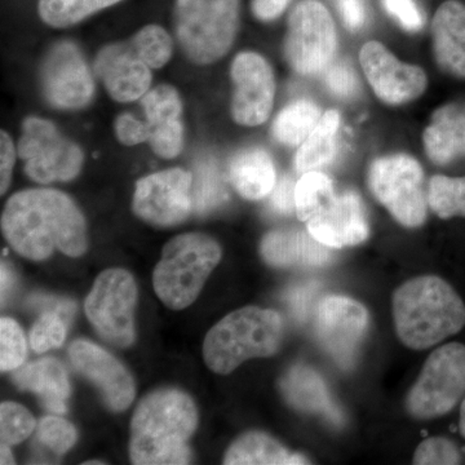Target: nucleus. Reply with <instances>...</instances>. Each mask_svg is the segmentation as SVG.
Here are the masks:
<instances>
[{
	"instance_id": "1",
	"label": "nucleus",
	"mask_w": 465,
	"mask_h": 465,
	"mask_svg": "<svg viewBox=\"0 0 465 465\" xmlns=\"http://www.w3.org/2000/svg\"><path fill=\"white\" fill-rule=\"evenodd\" d=\"M5 240L18 255L42 262L54 250L70 258L87 251L84 213L72 198L54 189H29L9 198L2 215Z\"/></svg>"
},
{
	"instance_id": "2",
	"label": "nucleus",
	"mask_w": 465,
	"mask_h": 465,
	"mask_svg": "<svg viewBox=\"0 0 465 465\" xmlns=\"http://www.w3.org/2000/svg\"><path fill=\"white\" fill-rule=\"evenodd\" d=\"M198 425L194 401L167 388L148 394L131 420L130 458L136 465L189 464L188 440Z\"/></svg>"
},
{
	"instance_id": "3",
	"label": "nucleus",
	"mask_w": 465,
	"mask_h": 465,
	"mask_svg": "<svg viewBox=\"0 0 465 465\" xmlns=\"http://www.w3.org/2000/svg\"><path fill=\"white\" fill-rule=\"evenodd\" d=\"M391 305L400 341L415 351L433 347L465 326L463 300L437 275L407 281L393 293Z\"/></svg>"
},
{
	"instance_id": "4",
	"label": "nucleus",
	"mask_w": 465,
	"mask_h": 465,
	"mask_svg": "<svg viewBox=\"0 0 465 465\" xmlns=\"http://www.w3.org/2000/svg\"><path fill=\"white\" fill-rule=\"evenodd\" d=\"M283 333V320L277 312L253 305L238 309L208 331L204 362L216 374L229 375L246 361L274 356Z\"/></svg>"
},
{
	"instance_id": "5",
	"label": "nucleus",
	"mask_w": 465,
	"mask_h": 465,
	"mask_svg": "<svg viewBox=\"0 0 465 465\" xmlns=\"http://www.w3.org/2000/svg\"><path fill=\"white\" fill-rule=\"evenodd\" d=\"M222 256L219 243L203 232H186L173 238L163 247L153 274L158 298L173 311L188 308L200 296Z\"/></svg>"
},
{
	"instance_id": "6",
	"label": "nucleus",
	"mask_w": 465,
	"mask_h": 465,
	"mask_svg": "<svg viewBox=\"0 0 465 465\" xmlns=\"http://www.w3.org/2000/svg\"><path fill=\"white\" fill-rule=\"evenodd\" d=\"M174 32L186 56L198 65L231 51L240 26V0H176Z\"/></svg>"
},
{
	"instance_id": "7",
	"label": "nucleus",
	"mask_w": 465,
	"mask_h": 465,
	"mask_svg": "<svg viewBox=\"0 0 465 465\" xmlns=\"http://www.w3.org/2000/svg\"><path fill=\"white\" fill-rule=\"evenodd\" d=\"M370 191L391 216L406 228H418L427 219L428 192L424 171L415 158L391 154L372 162L369 170Z\"/></svg>"
},
{
	"instance_id": "8",
	"label": "nucleus",
	"mask_w": 465,
	"mask_h": 465,
	"mask_svg": "<svg viewBox=\"0 0 465 465\" xmlns=\"http://www.w3.org/2000/svg\"><path fill=\"white\" fill-rule=\"evenodd\" d=\"M465 397V345L450 342L430 354L406 399L415 419L448 414Z\"/></svg>"
},
{
	"instance_id": "9",
	"label": "nucleus",
	"mask_w": 465,
	"mask_h": 465,
	"mask_svg": "<svg viewBox=\"0 0 465 465\" xmlns=\"http://www.w3.org/2000/svg\"><path fill=\"white\" fill-rule=\"evenodd\" d=\"M137 284L130 272L108 269L99 274L85 299V314L104 341L115 347L134 344Z\"/></svg>"
},
{
	"instance_id": "10",
	"label": "nucleus",
	"mask_w": 465,
	"mask_h": 465,
	"mask_svg": "<svg viewBox=\"0 0 465 465\" xmlns=\"http://www.w3.org/2000/svg\"><path fill=\"white\" fill-rule=\"evenodd\" d=\"M338 50V34L331 14L317 0H304L293 7L284 39V56L302 75L322 73Z\"/></svg>"
},
{
	"instance_id": "11",
	"label": "nucleus",
	"mask_w": 465,
	"mask_h": 465,
	"mask_svg": "<svg viewBox=\"0 0 465 465\" xmlns=\"http://www.w3.org/2000/svg\"><path fill=\"white\" fill-rule=\"evenodd\" d=\"M25 173L34 182L50 183L75 179L84 166V152L61 136L54 124L30 116L24 122L17 148Z\"/></svg>"
},
{
	"instance_id": "12",
	"label": "nucleus",
	"mask_w": 465,
	"mask_h": 465,
	"mask_svg": "<svg viewBox=\"0 0 465 465\" xmlns=\"http://www.w3.org/2000/svg\"><path fill=\"white\" fill-rule=\"evenodd\" d=\"M369 312L347 296H327L318 302L314 331L321 347L342 369L356 362L358 348L369 330Z\"/></svg>"
},
{
	"instance_id": "13",
	"label": "nucleus",
	"mask_w": 465,
	"mask_h": 465,
	"mask_svg": "<svg viewBox=\"0 0 465 465\" xmlns=\"http://www.w3.org/2000/svg\"><path fill=\"white\" fill-rule=\"evenodd\" d=\"M192 186V173L182 168L149 174L136 183L134 213L150 225L182 224L193 210Z\"/></svg>"
},
{
	"instance_id": "14",
	"label": "nucleus",
	"mask_w": 465,
	"mask_h": 465,
	"mask_svg": "<svg viewBox=\"0 0 465 465\" xmlns=\"http://www.w3.org/2000/svg\"><path fill=\"white\" fill-rule=\"evenodd\" d=\"M41 79L45 99L57 109L84 108L94 96V78L84 54L72 42H60L51 48Z\"/></svg>"
},
{
	"instance_id": "15",
	"label": "nucleus",
	"mask_w": 465,
	"mask_h": 465,
	"mask_svg": "<svg viewBox=\"0 0 465 465\" xmlns=\"http://www.w3.org/2000/svg\"><path fill=\"white\" fill-rule=\"evenodd\" d=\"M231 74L234 121L247 127L264 124L273 108L275 94L274 73L268 61L255 52H241L232 60Z\"/></svg>"
},
{
	"instance_id": "16",
	"label": "nucleus",
	"mask_w": 465,
	"mask_h": 465,
	"mask_svg": "<svg viewBox=\"0 0 465 465\" xmlns=\"http://www.w3.org/2000/svg\"><path fill=\"white\" fill-rule=\"evenodd\" d=\"M360 61L376 96L388 105H402L418 99L427 88L424 70L402 63L381 42L366 43Z\"/></svg>"
},
{
	"instance_id": "17",
	"label": "nucleus",
	"mask_w": 465,
	"mask_h": 465,
	"mask_svg": "<svg viewBox=\"0 0 465 465\" xmlns=\"http://www.w3.org/2000/svg\"><path fill=\"white\" fill-rule=\"evenodd\" d=\"M69 358L76 371L96 385L104 402L113 411H124L136 396L133 376L124 363L105 349L87 341L70 345Z\"/></svg>"
},
{
	"instance_id": "18",
	"label": "nucleus",
	"mask_w": 465,
	"mask_h": 465,
	"mask_svg": "<svg viewBox=\"0 0 465 465\" xmlns=\"http://www.w3.org/2000/svg\"><path fill=\"white\" fill-rule=\"evenodd\" d=\"M150 69L130 42L106 45L94 60V74L118 103L140 99L149 91L153 79Z\"/></svg>"
},
{
	"instance_id": "19",
	"label": "nucleus",
	"mask_w": 465,
	"mask_h": 465,
	"mask_svg": "<svg viewBox=\"0 0 465 465\" xmlns=\"http://www.w3.org/2000/svg\"><path fill=\"white\" fill-rule=\"evenodd\" d=\"M307 228L317 241L331 249L356 246L365 242L370 232L365 207L353 191L338 195L326 213L307 223Z\"/></svg>"
},
{
	"instance_id": "20",
	"label": "nucleus",
	"mask_w": 465,
	"mask_h": 465,
	"mask_svg": "<svg viewBox=\"0 0 465 465\" xmlns=\"http://www.w3.org/2000/svg\"><path fill=\"white\" fill-rule=\"evenodd\" d=\"M260 251L262 259L277 268L322 266L333 259L331 247L321 243L309 231L302 229H277L268 232Z\"/></svg>"
},
{
	"instance_id": "21",
	"label": "nucleus",
	"mask_w": 465,
	"mask_h": 465,
	"mask_svg": "<svg viewBox=\"0 0 465 465\" xmlns=\"http://www.w3.org/2000/svg\"><path fill=\"white\" fill-rule=\"evenodd\" d=\"M434 57L443 72L465 79V5L448 0L432 21Z\"/></svg>"
},
{
	"instance_id": "22",
	"label": "nucleus",
	"mask_w": 465,
	"mask_h": 465,
	"mask_svg": "<svg viewBox=\"0 0 465 465\" xmlns=\"http://www.w3.org/2000/svg\"><path fill=\"white\" fill-rule=\"evenodd\" d=\"M428 158L439 166L465 158V103H452L433 113L424 131Z\"/></svg>"
},
{
	"instance_id": "23",
	"label": "nucleus",
	"mask_w": 465,
	"mask_h": 465,
	"mask_svg": "<svg viewBox=\"0 0 465 465\" xmlns=\"http://www.w3.org/2000/svg\"><path fill=\"white\" fill-rule=\"evenodd\" d=\"M281 391L289 405L299 411L322 415L333 424H341V410L333 403L322 376L309 366H293L281 381Z\"/></svg>"
},
{
	"instance_id": "24",
	"label": "nucleus",
	"mask_w": 465,
	"mask_h": 465,
	"mask_svg": "<svg viewBox=\"0 0 465 465\" xmlns=\"http://www.w3.org/2000/svg\"><path fill=\"white\" fill-rule=\"evenodd\" d=\"M15 384L20 390L38 394L45 409L54 414H65L70 384L65 367L54 358H42L36 362L24 363L14 370Z\"/></svg>"
},
{
	"instance_id": "25",
	"label": "nucleus",
	"mask_w": 465,
	"mask_h": 465,
	"mask_svg": "<svg viewBox=\"0 0 465 465\" xmlns=\"http://www.w3.org/2000/svg\"><path fill=\"white\" fill-rule=\"evenodd\" d=\"M229 179L241 197L262 200L273 192L277 183L273 159L264 149L241 150L232 159Z\"/></svg>"
},
{
	"instance_id": "26",
	"label": "nucleus",
	"mask_w": 465,
	"mask_h": 465,
	"mask_svg": "<svg viewBox=\"0 0 465 465\" xmlns=\"http://www.w3.org/2000/svg\"><path fill=\"white\" fill-rule=\"evenodd\" d=\"M225 465L309 464L302 455L292 454L273 437L262 432H247L234 440L224 457Z\"/></svg>"
},
{
	"instance_id": "27",
	"label": "nucleus",
	"mask_w": 465,
	"mask_h": 465,
	"mask_svg": "<svg viewBox=\"0 0 465 465\" xmlns=\"http://www.w3.org/2000/svg\"><path fill=\"white\" fill-rule=\"evenodd\" d=\"M339 125L341 115L336 110H329L321 116L316 128L296 153L295 167L298 173L317 171L333 161L338 149Z\"/></svg>"
},
{
	"instance_id": "28",
	"label": "nucleus",
	"mask_w": 465,
	"mask_h": 465,
	"mask_svg": "<svg viewBox=\"0 0 465 465\" xmlns=\"http://www.w3.org/2000/svg\"><path fill=\"white\" fill-rule=\"evenodd\" d=\"M321 116L320 106L313 101H293L274 119L272 133L278 143L287 146H298L316 128Z\"/></svg>"
},
{
	"instance_id": "29",
	"label": "nucleus",
	"mask_w": 465,
	"mask_h": 465,
	"mask_svg": "<svg viewBox=\"0 0 465 465\" xmlns=\"http://www.w3.org/2000/svg\"><path fill=\"white\" fill-rule=\"evenodd\" d=\"M338 195L327 174L318 171L304 173L296 183V215L302 222H311L326 213Z\"/></svg>"
},
{
	"instance_id": "30",
	"label": "nucleus",
	"mask_w": 465,
	"mask_h": 465,
	"mask_svg": "<svg viewBox=\"0 0 465 465\" xmlns=\"http://www.w3.org/2000/svg\"><path fill=\"white\" fill-rule=\"evenodd\" d=\"M122 0H39L38 14L48 26L64 29Z\"/></svg>"
},
{
	"instance_id": "31",
	"label": "nucleus",
	"mask_w": 465,
	"mask_h": 465,
	"mask_svg": "<svg viewBox=\"0 0 465 465\" xmlns=\"http://www.w3.org/2000/svg\"><path fill=\"white\" fill-rule=\"evenodd\" d=\"M428 204L440 219L465 217V176H433L428 185Z\"/></svg>"
},
{
	"instance_id": "32",
	"label": "nucleus",
	"mask_w": 465,
	"mask_h": 465,
	"mask_svg": "<svg viewBox=\"0 0 465 465\" xmlns=\"http://www.w3.org/2000/svg\"><path fill=\"white\" fill-rule=\"evenodd\" d=\"M128 42L143 63L152 69H161L173 57V39L163 27L158 25L143 27Z\"/></svg>"
},
{
	"instance_id": "33",
	"label": "nucleus",
	"mask_w": 465,
	"mask_h": 465,
	"mask_svg": "<svg viewBox=\"0 0 465 465\" xmlns=\"http://www.w3.org/2000/svg\"><path fill=\"white\" fill-rule=\"evenodd\" d=\"M228 197L224 183L213 162H204L197 170V179H193V210L198 213L220 206Z\"/></svg>"
},
{
	"instance_id": "34",
	"label": "nucleus",
	"mask_w": 465,
	"mask_h": 465,
	"mask_svg": "<svg viewBox=\"0 0 465 465\" xmlns=\"http://www.w3.org/2000/svg\"><path fill=\"white\" fill-rule=\"evenodd\" d=\"M142 104L149 127L177 121L182 116V99L171 85H158L146 92L142 97Z\"/></svg>"
},
{
	"instance_id": "35",
	"label": "nucleus",
	"mask_w": 465,
	"mask_h": 465,
	"mask_svg": "<svg viewBox=\"0 0 465 465\" xmlns=\"http://www.w3.org/2000/svg\"><path fill=\"white\" fill-rule=\"evenodd\" d=\"M35 430V419L29 410L15 402H3L0 406V442L16 446L25 440Z\"/></svg>"
},
{
	"instance_id": "36",
	"label": "nucleus",
	"mask_w": 465,
	"mask_h": 465,
	"mask_svg": "<svg viewBox=\"0 0 465 465\" xmlns=\"http://www.w3.org/2000/svg\"><path fill=\"white\" fill-rule=\"evenodd\" d=\"M25 335L16 321L3 317L0 321V370L14 371L25 362Z\"/></svg>"
},
{
	"instance_id": "37",
	"label": "nucleus",
	"mask_w": 465,
	"mask_h": 465,
	"mask_svg": "<svg viewBox=\"0 0 465 465\" xmlns=\"http://www.w3.org/2000/svg\"><path fill=\"white\" fill-rule=\"evenodd\" d=\"M36 436L45 448L63 455L75 445L78 434L74 425L58 416H45L38 425Z\"/></svg>"
},
{
	"instance_id": "38",
	"label": "nucleus",
	"mask_w": 465,
	"mask_h": 465,
	"mask_svg": "<svg viewBox=\"0 0 465 465\" xmlns=\"http://www.w3.org/2000/svg\"><path fill=\"white\" fill-rule=\"evenodd\" d=\"M66 326L63 318L54 312L43 314L30 332V344L36 353H45L65 341Z\"/></svg>"
},
{
	"instance_id": "39",
	"label": "nucleus",
	"mask_w": 465,
	"mask_h": 465,
	"mask_svg": "<svg viewBox=\"0 0 465 465\" xmlns=\"http://www.w3.org/2000/svg\"><path fill=\"white\" fill-rule=\"evenodd\" d=\"M412 463L415 465H454L461 463L458 446L448 439L432 437L423 440L416 449Z\"/></svg>"
},
{
	"instance_id": "40",
	"label": "nucleus",
	"mask_w": 465,
	"mask_h": 465,
	"mask_svg": "<svg viewBox=\"0 0 465 465\" xmlns=\"http://www.w3.org/2000/svg\"><path fill=\"white\" fill-rule=\"evenodd\" d=\"M323 81L327 90L339 99H351L360 91V79L348 61H332L324 70Z\"/></svg>"
},
{
	"instance_id": "41",
	"label": "nucleus",
	"mask_w": 465,
	"mask_h": 465,
	"mask_svg": "<svg viewBox=\"0 0 465 465\" xmlns=\"http://www.w3.org/2000/svg\"><path fill=\"white\" fill-rule=\"evenodd\" d=\"M150 146L158 157L173 159L182 153L183 127L180 119L150 127Z\"/></svg>"
},
{
	"instance_id": "42",
	"label": "nucleus",
	"mask_w": 465,
	"mask_h": 465,
	"mask_svg": "<svg viewBox=\"0 0 465 465\" xmlns=\"http://www.w3.org/2000/svg\"><path fill=\"white\" fill-rule=\"evenodd\" d=\"M385 11L407 32L416 33L424 26V15L415 0H381Z\"/></svg>"
},
{
	"instance_id": "43",
	"label": "nucleus",
	"mask_w": 465,
	"mask_h": 465,
	"mask_svg": "<svg viewBox=\"0 0 465 465\" xmlns=\"http://www.w3.org/2000/svg\"><path fill=\"white\" fill-rule=\"evenodd\" d=\"M115 133L119 142L127 146L149 142L150 139L149 124L131 114H122L116 118Z\"/></svg>"
},
{
	"instance_id": "44",
	"label": "nucleus",
	"mask_w": 465,
	"mask_h": 465,
	"mask_svg": "<svg viewBox=\"0 0 465 465\" xmlns=\"http://www.w3.org/2000/svg\"><path fill=\"white\" fill-rule=\"evenodd\" d=\"M336 7L342 23L351 32H358L366 25L369 18L366 0H336Z\"/></svg>"
},
{
	"instance_id": "45",
	"label": "nucleus",
	"mask_w": 465,
	"mask_h": 465,
	"mask_svg": "<svg viewBox=\"0 0 465 465\" xmlns=\"http://www.w3.org/2000/svg\"><path fill=\"white\" fill-rule=\"evenodd\" d=\"M295 192L296 183L292 177L284 176L280 183H275L271 197V206L275 213L289 215L296 211Z\"/></svg>"
},
{
	"instance_id": "46",
	"label": "nucleus",
	"mask_w": 465,
	"mask_h": 465,
	"mask_svg": "<svg viewBox=\"0 0 465 465\" xmlns=\"http://www.w3.org/2000/svg\"><path fill=\"white\" fill-rule=\"evenodd\" d=\"M0 134V193L5 194L11 183L12 171L16 162V148L5 131H2Z\"/></svg>"
},
{
	"instance_id": "47",
	"label": "nucleus",
	"mask_w": 465,
	"mask_h": 465,
	"mask_svg": "<svg viewBox=\"0 0 465 465\" xmlns=\"http://www.w3.org/2000/svg\"><path fill=\"white\" fill-rule=\"evenodd\" d=\"M318 292V286L316 283L305 284V286L296 287L291 291L287 295L289 300L290 308L292 309L293 314L298 320H305L308 316L309 309L313 304V300L316 298Z\"/></svg>"
},
{
	"instance_id": "48",
	"label": "nucleus",
	"mask_w": 465,
	"mask_h": 465,
	"mask_svg": "<svg viewBox=\"0 0 465 465\" xmlns=\"http://www.w3.org/2000/svg\"><path fill=\"white\" fill-rule=\"evenodd\" d=\"M290 2L291 0H252L251 8L253 16L268 23L280 17L286 11Z\"/></svg>"
},
{
	"instance_id": "49",
	"label": "nucleus",
	"mask_w": 465,
	"mask_h": 465,
	"mask_svg": "<svg viewBox=\"0 0 465 465\" xmlns=\"http://www.w3.org/2000/svg\"><path fill=\"white\" fill-rule=\"evenodd\" d=\"M15 283V275L12 273L11 269L5 262L2 264V304H5V300L7 298L9 291Z\"/></svg>"
},
{
	"instance_id": "50",
	"label": "nucleus",
	"mask_w": 465,
	"mask_h": 465,
	"mask_svg": "<svg viewBox=\"0 0 465 465\" xmlns=\"http://www.w3.org/2000/svg\"><path fill=\"white\" fill-rule=\"evenodd\" d=\"M0 454H2V457H0V464L9 465L16 463L14 455H12L11 450H9V446L2 445Z\"/></svg>"
},
{
	"instance_id": "51",
	"label": "nucleus",
	"mask_w": 465,
	"mask_h": 465,
	"mask_svg": "<svg viewBox=\"0 0 465 465\" xmlns=\"http://www.w3.org/2000/svg\"><path fill=\"white\" fill-rule=\"evenodd\" d=\"M460 433L461 436L465 437V397L463 400V403H461L460 409Z\"/></svg>"
},
{
	"instance_id": "52",
	"label": "nucleus",
	"mask_w": 465,
	"mask_h": 465,
	"mask_svg": "<svg viewBox=\"0 0 465 465\" xmlns=\"http://www.w3.org/2000/svg\"><path fill=\"white\" fill-rule=\"evenodd\" d=\"M92 464L101 465V464H104V463H101V461H85V463H84V465H92Z\"/></svg>"
}]
</instances>
